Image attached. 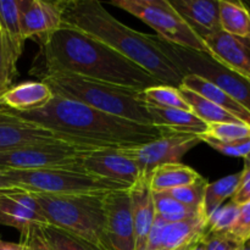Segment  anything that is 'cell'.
I'll list each match as a JSON object with an SVG mask.
<instances>
[{"instance_id":"6da1fadb","label":"cell","mask_w":250,"mask_h":250,"mask_svg":"<svg viewBox=\"0 0 250 250\" xmlns=\"http://www.w3.org/2000/svg\"><path fill=\"white\" fill-rule=\"evenodd\" d=\"M31 70H59L109 84L144 90L163 84L146 70L98 39L61 24L38 39Z\"/></svg>"},{"instance_id":"7a4b0ae2","label":"cell","mask_w":250,"mask_h":250,"mask_svg":"<svg viewBox=\"0 0 250 250\" xmlns=\"http://www.w3.org/2000/svg\"><path fill=\"white\" fill-rule=\"evenodd\" d=\"M16 114L49 129L61 141L95 149L133 148L173 133L166 128L138 124L58 95H54L50 103L42 109Z\"/></svg>"},{"instance_id":"3957f363","label":"cell","mask_w":250,"mask_h":250,"mask_svg":"<svg viewBox=\"0 0 250 250\" xmlns=\"http://www.w3.org/2000/svg\"><path fill=\"white\" fill-rule=\"evenodd\" d=\"M62 24L78 29L106 44L133 61L163 84L180 88L183 75L159 48L150 34L129 28L112 16L97 0L59 1Z\"/></svg>"},{"instance_id":"277c9868","label":"cell","mask_w":250,"mask_h":250,"mask_svg":"<svg viewBox=\"0 0 250 250\" xmlns=\"http://www.w3.org/2000/svg\"><path fill=\"white\" fill-rule=\"evenodd\" d=\"M29 73L41 78L54 95L82 103L138 124L154 126L146 105L138 99L141 90L109 84L59 70H31Z\"/></svg>"},{"instance_id":"5b68a950","label":"cell","mask_w":250,"mask_h":250,"mask_svg":"<svg viewBox=\"0 0 250 250\" xmlns=\"http://www.w3.org/2000/svg\"><path fill=\"white\" fill-rule=\"evenodd\" d=\"M48 225L59 227L89 242L99 250H107L104 236V195H55L32 193Z\"/></svg>"},{"instance_id":"8992f818","label":"cell","mask_w":250,"mask_h":250,"mask_svg":"<svg viewBox=\"0 0 250 250\" xmlns=\"http://www.w3.org/2000/svg\"><path fill=\"white\" fill-rule=\"evenodd\" d=\"M19 189L29 193L55 195L102 194L111 190L129 189L116 182L95 177L84 170H1Z\"/></svg>"},{"instance_id":"52a82bcc","label":"cell","mask_w":250,"mask_h":250,"mask_svg":"<svg viewBox=\"0 0 250 250\" xmlns=\"http://www.w3.org/2000/svg\"><path fill=\"white\" fill-rule=\"evenodd\" d=\"M153 41L170 58L185 77L195 75L212 83L250 112V81L226 67L209 54L167 43L156 36Z\"/></svg>"},{"instance_id":"ba28073f","label":"cell","mask_w":250,"mask_h":250,"mask_svg":"<svg viewBox=\"0 0 250 250\" xmlns=\"http://www.w3.org/2000/svg\"><path fill=\"white\" fill-rule=\"evenodd\" d=\"M110 4L129 12L155 29L156 37L163 41L209 54L203 39L192 31L168 0H114Z\"/></svg>"},{"instance_id":"9c48e42d","label":"cell","mask_w":250,"mask_h":250,"mask_svg":"<svg viewBox=\"0 0 250 250\" xmlns=\"http://www.w3.org/2000/svg\"><path fill=\"white\" fill-rule=\"evenodd\" d=\"M93 149L65 141L39 142L0 151V170H83V159Z\"/></svg>"},{"instance_id":"30bf717a","label":"cell","mask_w":250,"mask_h":250,"mask_svg":"<svg viewBox=\"0 0 250 250\" xmlns=\"http://www.w3.org/2000/svg\"><path fill=\"white\" fill-rule=\"evenodd\" d=\"M199 143L202 141L197 134L170 133L150 143L119 150L136 164L141 176L149 177L159 166L180 163L181 159Z\"/></svg>"},{"instance_id":"8fae6325","label":"cell","mask_w":250,"mask_h":250,"mask_svg":"<svg viewBox=\"0 0 250 250\" xmlns=\"http://www.w3.org/2000/svg\"><path fill=\"white\" fill-rule=\"evenodd\" d=\"M104 236L107 250H134V231L129 189L104 195Z\"/></svg>"},{"instance_id":"7c38bea8","label":"cell","mask_w":250,"mask_h":250,"mask_svg":"<svg viewBox=\"0 0 250 250\" xmlns=\"http://www.w3.org/2000/svg\"><path fill=\"white\" fill-rule=\"evenodd\" d=\"M207 234V219L198 216L178 222H166L156 216L146 250H189Z\"/></svg>"},{"instance_id":"4fadbf2b","label":"cell","mask_w":250,"mask_h":250,"mask_svg":"<svg viewBox=\"0 0 250 250\" xmlns=\"http://www.w3.org/2000/svg\"><path fill=\"white\" fill-rule=\"evenodd\" d=\"M82 167L85 172L131 188L141 177L136 164L119 149H93L84 156Z\"/></svg>"},{"instance_id":"5bb4252c","label":"cell","mask_w":250,"mask_h":250,"mask_svg":"<svg viewBox=\"0 0 250 250\" xmlns=\"http://www.w3.org/2000/svg\"><path fill=\"white\" fill-rule=\"evenodd\" d=\"M0 225L23 233L32 225L45 226L48 222L33 194L15 188L0 190Z\"/></svg>"},{"instance_id":"9a60e30c","label":"cell","mask_w":250,"mask_h":250,"mask_svg":"<svg viewBox=\"0 0 250 250\" xmlns=\"http://www.w3.org/2000/svg\"><path fill=\"white\" fill-rule=\"evenodd\" d=\"M61 141L51 131L0 105V151L39 142Z\"/></svg>"},{"instance_id":"2e32d148","label":"cell","mask_w":250,"mask_h":250,"mask_svg":"<svg viewBox=\"0 0 250 250\" xmlns=\"http://www.w3.org/2000/svg\"><path fill=\"white\" fill-rule=\"evenodd\" d=\"M20 24L24 41L42 38L53 33L62 24L59 1L19 0Z\"/></svg>"},{"instance_id":"e0dca14e","label":"cell","mask_w":250,"mask_h":250,"mask_svg":"<svg viewBox=\"0 0 250 250\" xmlns=\"http://www.w3.org/2000/svg\"><path fill=\"white\" fill-rule=\"evenodd\" d=\"M209 55L250 81V38L220 31L204 39Z\"/></svg>"},{"instance_id":"ac0fdd59","label":"cell","mask_w":250,"mask_h":250,"mask_svg":"<svg viewBox=\"0 0 250 250\" xmlns=\"http://www.w3.org/2000/svg\"><path fill=\"white\" fill-rule=\"evenodd\" d=\"M129 197L134 231V250H146L149 234L156 217L149 177L141 176L129 188Z\"/></svg>"},{"instance_id":"d6986e66","label":"cell","mask_w":250,"mask_h":250,"mask_svg":"<svg viewBox=\"0 0 250 250\" xmlns=\"http://www.w3.org/2000/svg\"><path fill=\"white\" fill-rule=\"evenodd\" d=\"M170 4L203 42L221 31L219 0H171Z\"/></svg>"},{"instance_id":"ffe728a7","label":"cell","mask_w":250,"mask_h":250,"mask_svg":"<svg viewBox=\"0 0 250 250\" xmlns=\"http://www.w3.org/2000/svg\"><path fill=\"white\" fill-rule=\"evenodd\" d=\"M54 98L50 88L42 81H27L11 85L0 98V105L16 112H29L48 105Z\"/></svg>"},{"instance_id":"44dd1931","label":"cell","mask_w":250,"mask_h":250,"mask_svg":"<svg viewBox=\"0 0 250 250\" xmlns=\"http://www.w3.org/2000/svg\"><path fill=\"white\" fill-rule=\"evenodd\" d=\"M153 125L166 128L173 133H190L202 136L208 131L209 125L195 116L192 111L181 109H160L146 105Z\"/></svg>"},{"instance_id":"7402d4cb","label":"cell","mask_w":250,"mask_h":250,"mask_svg":"<svg viewBox=\"0 0 250 250\" xmlns=\"http://www.w3.org/2000/svg\"><path fill=\"white\" fill-rule=\"evenodd\" d=\"M181 87H185L192 92L197 93L200 97L205 98L221 109L226 110L227 112L237 117L239 121L250 125V112L248 110L242 106L241 104H238L236 100L232 99L224 90H221L212 83L208 82L204 78L198 77L195 75H186L183 77Z\"/></svg>"},{"instance_id":"603a6c76","label":"cell","mask_w":250,"mask_h":250,"mask_svg":"<svg viewBox=\"0 0 250 250\" xmlns=\"http://www.w3.org/2000/svg\"><path fill=\"white\" fill-rule=\"evenodd\" d=\"M203 178L192 167L183 164H166L156 167L149 175V183L153 192H165L175 188L193 185Z\"/></svg>"},{"instance_id":"cb8c5ba5","label":"cell","mask_w":250,"mask_h":250,"mask_svg":"<svg viewBox=\"0 0 250 250\" xmlns=\"http://www.w3.org/2000/svg\"><path fill=\"white\" fill-rule=\"evenodd\" d=\"M221 31L237 37H249L250 11L244 1L219 0Z\"/></svg>"},{"instance_id":"d4e9b609","label":"cell","mask_w":250,"mask_h":250,"mask_svg":"<svg viewBox=\"0 0 250 250\" xmlns=\"http://www.w3.org/2000/svg\"><path fill=\"white\" fill-rule=\"evenodd\" d=\"M181 92L183 99L186 100L190 107V111L199 117L202 121H204L207 125L212 124H226V122H242L237 117L227 112L226 110L221 109L214 103L209 102L205 98L200 97L197 93L187 89L185 87L178 88ZM244 124V122H243Z\"/></svg>"},{"instance_id":"484cf974","label":"cell","mask_w":250,"mask_h":250,"mask_svg":"<svg viewBox=\"0 0 250 250\" xmlns=\"http://www.w3.org/2000/svg\"><path fill=\"white\" fill-rule=\"evenodd\" d=\"M241 175L242 172L233 173L212 183H208L202 205V212L207 219L229 198L233 197L241 181Z\"/></svg>"},{"instance_id":"4316f807","label":"cell","mask_w":250,"mask_h":250,"mask_svg":"<svg viewBox=\"0 0 250 250\" xmlns=\"http://www.w3.org/2000/svg\"><path fill=\"white\" fill-rule=\"evenodd\" d=\"M138 99L149 106L160 109H181L190 111L189 105L183 99L178 88L167 84H159L141 90Z\"/></svg>"},{"instance_id":"83f0119b","label":"cell","mask_w":250,"mask_h":250,"mask_svg":"<svg viewBox=\"0 0 250 250\" xmlns=\"http://www.w3.org/2000/svg\"><path fill=\"white\" fill-rule=\"evenodd\" d=\"M153 200L156 216L166 222H178L204 216L200 210L177 202L165 192H153Z\"/></svg>"},{"instance_id":"f1b7e54d","label":"cell","mask_w":250,"mask_h":250,"mask_svg":"<svg viewBox=\"0 0 250 250\" xmlns=\"http://www.w3.org/2000/svg\"><path fill=\"white\" fill-rule=\"evenodd\" d=\"M0 32L21 55L26 41L20 24L19 0H0Z\"/></svg>"},{"instance_id":"f546056e","label":"cell","mask_w":250,"mask_h":250,"mask_svg":"<svg viewBox=\"0 0 250 250\" xmlns=\"http://www.w3.org/2000/svg\"><path fill=\"white\" fill-rule=\"evenodd\" d=\"M42 231L51 250H99L81 237L51 225L42 226Z\"/></svg>"},{"instance_id":"4dcf8cb0","label":"cell","mask_w":250,"mask_h":250,"mask_svg":"<svg viewBox=\"0 0 250 250\" xmlns=\"http://www.w3.org/2000/svg\"><path fill=\"white\" fill-rule=\"evenodd\" d=\"M202 136L219 142H238L250 139V125L243 122H226V124L209 125L208 131Z\"/></svg>"},{"instance_id":"1f68e13d","label":"cell","mask_w":250,"mask_h":250,"mask_svg":"<svg viewBox=\"0 0 250 250\" xmlns=\"http://www.w3.org/2000/svg\"><path fill=\"white\" fill-rule=\"evenodd\" d=\"M239 212V205L229 202L221 205L215 210L207 219V234L208 233H226L231 229L236 222ZM205 234V236H207Z\"/></svg>"},{"instance_id":"d6a6232c","label":"cell","mask_w":250,"mask_h":250,"mask_svg":"<svg viewBox=\"0 0 250 250\" xmlns=\"http://www.w3.org/2000/svg\"><path fill=\"white\" fill-rule=\"evenodd\" d=\"M20 54L12 46L9 39L0 32V83L12 85V80L16 77V63Z\"/></svg>"},{"instance_id":"836d02e7","label":"cell","mask_w":250,"mask_h":250,"mask_svg":"<svg viewBox=\"0 0 250 250\" xmlns=\"http://www.w3.org/2000/svg\"><path fill=\"white\" fill-rule=\"evenodd\" d=\"M208 183L209 182H208L205 178H202V180L193 183V185L186 186V187L175 188V189L165 190V193L170 195V197H172L173 199L177 200V202L202 211V205H203V200H204L205 188H207Z\"/></svg>"},{"instance_id":"e575fe53","label":"cell","mask_w":250,"mask_h":250,"mask_svg":"<svg viewBox=\"0 0 250 250\" xmlns=\"http://www.w3.org/2000/svg\"><path fill=\"white\" fill-rule=\"evenodd\" d=\"M199 138L200 141L207 143L212 149H215V150H217L219 153L224 154L226 156L246 159L250 154V139L238 142H227V143H225V142H219L215 141V139L208 138L205 136H199Z\"/></svg>"},{"instance_id":"d590c367","label":"cell","mask_w":250,"mask_h":250,"mask_svg":"<svg viewBox=\"0 0 250 250\" xmlns=\"http://www.w3.org/2000/svg\"><path fill=\"white\" fill-rule=\"evenodd\" d=\"M225 234L231 237L238 243L243 244L250 239V202L239 205V212L236 222Z\"/></svg>"},{"instance_id":"8d00e7d4","label":"cell","mask_w":250,"mask_h":250,"mask_svg":"<svg viewBox=\"0 0 250 250\" xmlns=\"http://www.w3.org/2000/svg\"><path fill=\"white\" fill-rule=\"evenodd\" d=\"M20 243L23 244L26 250H51L39 225H32L21 233Z\"/></svg>"},{"instance_id":"74e56055","label":"cell","mask_w":250,"mask_h":250,"mask_svg":"<svg viewBox=\"0 0 250 250\" xmlns=\"http://www.w3.org/2000/svg\"><path fill=\"white\" fill-rule=\"evenodd\" d=\"M203 242L207 250H238L242 246L225 233H208Z\"/></svg>"},{"instance_id":"f35d334b","label":"cell","mask_w":250,"mask_h":250,"mask_svg":"<svg viewBox=\"0 0 250 250\" xmlns=\"http://www.w3.org/2000/svg\"><path fill=\"white\" fill-rule=\"evenodd\" d=\"M241 172L242 175L239 185L233 197L231 198V202H233L237 205H242L244 203L250 202V165L244 164V168Z\"/></svg>"},{"instance_id":"ab89813d","label":"cell","mask_w":250,"mask_h":250,"mask_svg":"<svg viewBox=\"0 0 250 250\" xmlns=\"http://www.w3.org/2000/svg\"><path fill=\"white\" fill-rule=\"evenodd\" d=\"M0 250H26L22 243H11L0 239Z\"/></svg>"},{"instance_id":"60d3db41","label":"cell","mask_w":250,"mask_h":250,"mask_svg":"<svg viewBox=\"0 0 250 250\" xmlns=\"http://www.w3.org/2000/svg\"><path fill=\"white\" fill-rule=\"evenodd\" d=\"M15 186L4 173L0 170V190H7V189H15Z\"/></svg>"},{"instance_id":"b9f144b4","label":"cell","mask_w":250,"mask_h":250,"mask_svg":"<svg viewBox=\"0 0 250 250\" xmlns=\"http://www.w3.org/2000/svg\"><path fill=\"white\" fill-rule=\"evenodd\" d=\"M189 250H207V248H205V244H204V242H203V241H200L199 243H197V244H195V246L193 247V248H190Z\"/></svg>"},{"instance_id":"7bdbcfd3","label":"cell","mask_w":250,"mask_h":250,"mask_svg":"<svg viewBox=\"0 0 250 250\" xmlns=\"http://www.w3.org/2000/svg\"><path fill=\"white\" fill-rule=\"evenodd\" d=\"M11 87V85H6V84H1V83H0V98L2 97V94H4L5 92H6L7 89H9V88Z\"/></svg>"},{"instance_id":"ee69618b","label":"cell","mask_w":250,"mask_h":250,"mask_svg":"<svg viewBox=\"0 0 250 250\" xmlns=\"http://www.w3.org/2000/svg\"><path fill=\"white\" fill-rule=\"evenodd\" d=\"M238 250H250V239L249 241L244 242V243L239 247Z\"/></svg>"},{"instance_id":"f6af8a7d","label":"cell","mask_w":250,"mask_h":250,"mask_svg":"<svg viewBox=\"0 0 250 250\" xmlns=\"http://www.w3.org/2000/svg\"><path fill=\"white\" fill-rule=\"evenodd\" d=\"M244 164H248V165H250V154L246 159H244Z\"/></svg>"},{"instance_id":"bcb514c9","label":"cell","mask_w":250,"mask_h":250,"mask_svg":"<svg viewBox=\"0 0 250 250\" xmlns=\"http://www.w3.org/2000/svg\"><path fill=\"white\" fill-rule=\"evenodd\" d=\"M244 4L247 5V7H248V9L250 10V1H247V2H244Z\"/></svg>"},{"instance_id":"7dc6e473","label":"cell","mask_w":250,"mask_h":250,"mask_svg":"<svg viewBox=\"0 0 250 250\" xmlns=\"http://www.w3.org/2000/svg\"><path fill=\"white\" fill-rule=\"evenodd\" d=\"M249 11H250V10H249ZM249 38H250V31H249Z\"/></svg>"}]
</instances>
